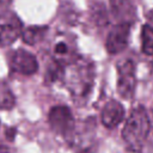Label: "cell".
Here are the masks:
<instances>
[{
	"label": "cell",
	"mask_w": 153,
	"mask_h": 153,
	"mask_svg": "<svg viewBox=\"0 0 153 153\" xmlns=\"http://www.w3.org/2000/svg\"><path fill=\"white\" fill-rule=\"evenodd\" d=\"M149 120L143 106L139 105L131 110L122 130V137L129 149L140 152L149 133Z\"/></svg>",
	"instance_id": "1"
},
{
	"label": "cell",
	"mask_w": 153,
	"mask_h": 153,
	"mask_svg": "<svg viewBox=\"0 0 153 153\" xmlns=\"http://www.w3.org/2000/svg\"><path fill=\"white\" fill-rule=\"evenodd\" d=\"M48 121L51 129L55 133L63 135L66 139L72 134L75 128L73 115L69 108L65 105H56L51 108L48 115Z\"/></svg>",
	"instance_id": "2"
},
{
	"label": "cell",
	"mask_w": 153,
	"mask_h": 153,
	"mask_svg": "<svg viewBox=\"0 0 153 153\" xmlns=\"http://www.w3.org/2000/svg\"><path fill=\"white\" fill-rule=\"evenodd\" d=\"M23 32V24L16 13L4 11L0 13V45L12 44Z\"/></svg>",
	"instance_id": "3"
},
{
	"label": "cell",
	"mask_w": 153,
	"mask_h": 153,
	"mask_svg": "<svg viewBox=\"0 0 153 153\" xmlns=\"http://www.w3.org/2000/svg\"><path fill=\"white\" fill-rule=\"evenodd\" d=\"M93 85V69L91 66H81L73 73L71 80V91L73 96L81 102L87 100Z\"/></svg>",
	"instance_id": "4"
},
{
	"label": "cell",
	"mask_w": 153,
	"mask_h": 153,
	"mask_svg": "<svg viewBox=\"0 0 153 153\" xmlns=\"http://www.w3.org/2000/svg\"><path fill=\"white\" fill-rule=\"evenodd\" d=\"M118 94L124 99H130L135 91V65L131 60H124L118 63Z\"/></svg>",
	"instance_id": "5"
},
{
	"label": "cell",
	"mask_w": 153,
	"mask_h": 153,
	"mask_svg": "<svg viewBox=\"0 0 153 153\" xmlns=\"http://www.w3.org/2000/svg\"><path fill=\"white\" fill-rule=\"evenodd\" d=\"M10 66L13 72L23 75H32L38 69V62L35 55L24 49H18L12 53Z\"/></svg>",
	"instance_id": "6"
},
{
	"label": "cell",
	"mask_w": 153,
	"mask_h": 153,
	"mask_svg": "<svg viewBox=\"0 0 153 153\" xmlns=\"http://www.w3.org/2000/svg\"><path fill=\"white\" fill-rule=\"evenodd\" d=\"M130 32V24L118 23L115 25L106 38V50L110 54H118L123 51L128 45V38Z\"/></svg>",
	"instance_id": "7"
},
{
	"label": "cell",
	"mask_w": 153,
	"mask_h": 153,
	"mask_svg": "<svg viewBox=\"0 0 153 153\" xmlns=\"http://www.w3.org/2000/svg\"><path fill=\"white\" fill-rule=\"evenodd\" d=\"M124 117V109L117 100H109L102 110V122L108 128H115Z\"/></svg>",
	"instance_id": "8"
},
{
	"label": "cell",
	"mask_w": 153,
	"mask_h": 153,
	"mask_svg": "<svg viewBox=\"0 0 153 153\" xmlns=\"http://www.w3.org/2000/svg\"><path fill=\"white\" fill-rule=\"evenodd\" d=\"M112 14L120 23L131 24L135 20V8L129 0H110Z\"/></svg>",
	"instance_id": "9"
},
{
	"label": "cell",
	"mask_w": 153,
	"mask_h": 153,
	"mask_svg": "<svg viewBox=\"0 0 153 153\" xmlns=\"http://www.w3.org/2000/svg\"><path fill=\"white\" fill-rule=\"evenodd\" d=\"M47 30H48L47 26H30V27L23 30V32H22L23 41L30 45L36 44L44 37Z\"/></svg>",
	"instance_id": "10"
},
{
	"label": "cell",
	"mask_w": 153,
	"mask_h": 153,
	"mask_svg": "<svg viewBox=\"0 0 153 153\" xmlns=\"http://www.w3.org/2000/svg\"><path fill=\"white\" fill-rule=\"evenodd\" d=\"M62 76H63V67H62L61 62L57 61V60H53L47 67L45 82L47 84H53V82L60 80Z\"/></svg>",
	"instance_id": "11"
},
{
	"label": "cell",
	"mask_w": 153,
	"mask_h": 153,
	"mask_svg": "<svg viewBox=\"0 0 153 153\" xmlns=\"http://www.w3.org/2000/svg\"><path fill=\"white\" fill-rule=\"evenodd\" d=\"M141 48L146 55H153V29L147 24L141 30Z\"/></svg>",
	"instance_id": "12"
},
{
	"label": "cell",
	"mask_w": 153,
	"mask_h": 153,
	"mask_svg": "<svg viewBox=\"0 0 153 153\" xmlns=\"http://www.w3.org/2000/svg\"><path fill=\"white\" fill-rule=\"evenodd\" d=\"M16 103L14 96L8 86L0 81V109H11Z\"/></svg>",
	"instance_id": "13"
},
{
	"label": "cell",
	"mask_w": 153,
	"mask_h": 153,
	"mask_svg": "<svg viewBox=\"0 0 153 153\" xmlns=\"http://www.w3.org/2000/svg\"><path fill=\"white\" fill-rule=\"evenodd\" d=\"M68 51H69V48L65 42H59L54 47V53L56 56H66Z\"/></svg>",
	"instance_id": "14"
},
{
	"label": "cell",
	"mask_w": 153,
	"mask_h": 153,
	"mask_svg": "<svg viewBox=\"0 0 153 153\" xmlns=\"http://www.w3.org/2000/svg\"><path fill=\"white\" fill-rule=\"evenodd\" d=\"M6 136H7V139L10 141H12L14 139V136H16V129L14 128H8L6 130Z\"/></svg>",
	"instance_id": "15"
},
{
	"label": "cell",
	"mask_w": 153,
	"mask_h": 153,
	"mask_svg": "<svg viewBox=\"0 0 153 153\" xmlns=\"http://www.w3.org/2000/svg\"><path fill=\"white\" fill-rule=\"evenodd\" d=\"M147 19H148V24H147V25H149V26L153 29V10H152V11L148 13Z\"/></svg>",
	"instance_id": "16"
},
{
	"label": "cell",
	"mask_w": 153,
	"mask_h": 153,
	"mask_svg": "<svg viewBox=\"0 0 153 153\" xmlns=\"http://www.w3.org/2000/svg\"><path fill=\"white\" fill-rule=\"evenodd\" d=\"M11 1L12 0H0V6H7V5H10Z\"/></svg>",
	"instance_id": "17"
},
{
	"label": "cell",
	"mask_w": 153,
	"mask_h": 153,
	"mask_svg": "<svg viewBox=\"0 0 153 153\" xmlns=\"http://www.w3.org/2000/svg\"><path fill=\"white\" fill-rule=\"evenodd\" d=\"M0 153H8V149H7V147H6V146H2V145H0Z\"/></svg>",
	"instance_id": "18"
},
{
	"label": "cell",
	"mask_w": 153,
	"mask_h": 153,
	"mask_svg": "<svg viewBox=\"0 0 153 153\" xmlns=\"http://www.w3.org/2000/svg\"><path fill=\"white\" fill-rule=\"evenodd\" d=\"M152 66H153V62H152Z\"/></svg>",
	"instance_id": "19"
}]
</instances>
